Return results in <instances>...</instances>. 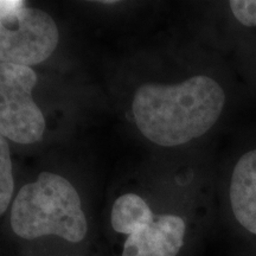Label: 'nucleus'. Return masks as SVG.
<instances>
[{
	"label": "nucleus",
	"mask_w": 256,
	"mask_h": 256,
	"mask_svg": "<svg viewBox=\"0 0 256 256\" xmlns=\"http://www.w3.org/2000/svg\"><path fill=\"white\" fill-rule=\"evenodd\" d=\"M226 94L218 82L194 76L178 84L145 83L133 98L138 130L162 147H176L204 136L218 121Z\"/></svg>",
	"instance_id": "1"
},
{
	"label": "nucleus",
	"mask_w": 256,
	"mask_h": 256,
	"mask_svg": "<svg viewBox=\"0 0 256 256\" xmlns=\"http://www.w3.org/2000/svg\"><path fill=\"white\" fill-rule=\"evenodd\" d=\"M11 228L24 240L57 236L82 242L88 222L78 190L63 176L42 172L37 180L18 191L11 209Z\"/></svg>",
	"instance_id": "2"
},
{
	"label": "nucleus",
	"mask_w": 256,
	"mask_h": 256,
	"mask_svg": "<svg viewBox=\"0 0 256 256\" xmlns=\"http://www.w3.org/2000/svg\"><path fill=\"white\" fill-rule=\"evenodd\" d=\"M37 74L31 66L0 63V133L6 139L31 145L46 132V119L34 98Z\"/></svg>",
	"instance_id": "3"
},
{
	"label": "nucleus",
	"mask_w": 256,
	"mask_h": 256,
	"mask_svg": "<svg viewBox=\"0 0 256 256\" xmlns=\"http://www.w3.org/2000/svg\"><path fill=\"white\" fill-rule=\"evenodd\" d=\"M60 42L52 17L36 8H24L0 17V63L32 66L46 60Z\"/></svg>",
	"instance_id": "4"
},
{
	"label": "nucleus",
	"mask_w": 256,
	"mask_h": 256,
	"mask_svg": "<svg viewBox=\"0 0 256 256\" xmlns=\"http://www.w3.org/2000/svg\"><path fill=\"white\" fill-rule=\"evenodd\" d=\"M186 224L177 215H159L127 236L121 256H177L184 244Z\"/></svg>",
	"instance_id": "5"
},
{
	"label": "nucleus",
	"mask_w": 256,
	"mask_h": 256,
	"mask_svg": "<svg viewBox=\"0 0 256 256\" xmlns=\"http://www.w3.org/2000/svg\"><path fill=\"white\" fill-rule=\"evenodd\" d=\"M230 203L238 222L256 235V150L243 154L234 168Z\"/></svg>",
	"instance_id": "6"
},
{
	"label": "nucleus",
	"mask_w": 256,
	"mask_h": 256,
	"mask_svg": "<svg viewBox=\"0 0 256 256\" xmlns=\"http://www.w3.org/2000/svg\"><path fill=\"white\" fill-rule=\"evenodd\" d=\"M156 215L142 197L124 194L114 202L110 211V224L115 232L130 236L152 222Z\"/></svg>",
	"instance_id": "7"
},
{
	"label": "nucleus",
	"mask_w": 256,
	"mask_h": 256,
	"mask_svg": "<svg viewBox=\"0 0 256 256\" xmlns=\"http://www.w3.org/2000/svg\"><path fill=\"white\" fill-rule=\"evenodd\" d=\"M14 190V170L8 139L0 133V216L5 212Z\"/></svg>",
	"instance_id": "8"
},
{
	"label": "nucleus",
	"mask_w": 256,
	"mask_h": 256,
	"mask_svg": "<svg viewBox=\"0 0 256 256\" xmlns=\"http://www.w3.org/2000/svg\"><path fill=\"white\" fill-rule=\"evenodd\" d=\"M234 16L244 26H256V0H232L229 2Z\"/></svg>",
	"instance_id": "9"
},
{
	"label": "nucleus",
	"mask_w": 256,
	"mask_h": 256,
	"mask_svg": "<svg viewBox=\"0 0 256 256\" xmlns=\"http://www.w3.org/2000/svg\"><path fill=\"white\" fill-rule=\"evenodd\" d=\"M25 2L23 0H0V17L12 14L17 10L24 8Z\"/></svg>",
	"instance_id": "10"
}]
</instances>
